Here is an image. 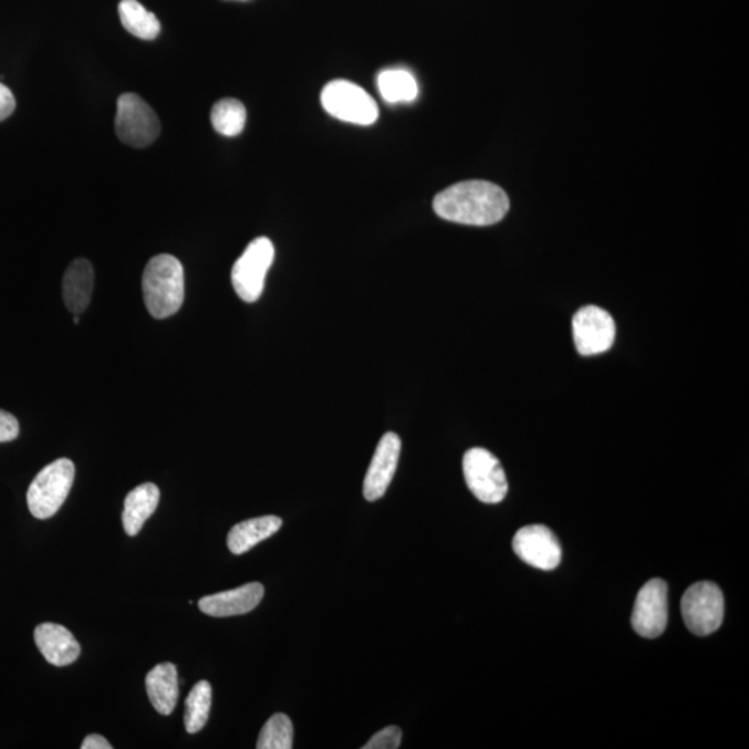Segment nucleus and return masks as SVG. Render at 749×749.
Masks as SVG:
<instances>
[{"label":"nucleus","mask_w":749,"mask_h":749,"mask_svg":"<svg viewBox=\"0 0 749 749\" xmlns=\"http://www.w3.org/2000/svg\"><path fill=\"white\" fill-rule=\"evenodd\" d=\"M20 425L14 415L0 409V443H9L18 439Z\"/></svg>","instance_id":"obj_25"},{"label":"nucleus","mask_w":749,"mask_h":749,"mask_svg":"<svg viewBox=\"0 0 749 749\" xmlns=\"http://www.w3.org/2000/svg\"><path fill=\"white\" fill-rule=\"evenodd\" d=\"M400 452V437L393 431L382 436L364 479L363 493L366 500L376 501L384 497L395 478Z\"/></svg>","instance_id":"obj_12"},{"label":"nucleus","mask_w":749,"mask_h":749,"mask_svg":"<svg viewBox=\"0 0 749 749\" xmlns=\"http://www.w3.org/2000/svg\"><path fill=\"white\" fill-rule=\"evenodd\" d=\"M75 478V465L69 458H60L46 465L27 491V504L32 517L49 519L56 513L67 500Z\"/></svg>","instance_id":"obj_3"},{"label":"nucleus","mask_w":749,"mask_h":749,"mask_svg":"<svg viewBox=\"0 0 749 749\" xmlns=\"http://www.w3.org/2000/svg\"><path fill=\"white\" fill-rule=\"evenodd\" d=\"M15 108L13 92L0 82V122L12 116Z\"/></svg>","instance_id":"obj_26"},{"label":"nucleus","mask_w":749,"mask_h":749,"mask_svg":"<svg viewBox=\"0 0 749 749\" xmlns=\"http://www.w3.org/2000/svg\"><path fill=\"white\" fill-rule=\"evenodd\" d=\"M256 747L259 749H291L293 747V725L291 718L285 714L271 716L264 727H262Z\"/></svg>","instance_id":"obj_23"},{"label":"nucleus","mask_w":749,"mask_h":749,"mask_svg":"<svg viewBox=\"0 0 749 749\" xmlns=\"http://www.w3.org/2000/svg\"><path fill=\"white\" fill-rule=\"evenodd\" d=\"M573 341L582 355L608 352L614 344L616 327L608 311L586 305L578 311L572 321Z\"/></svg>","instance_id":"obj_9"},{"label":"nucleus","mask_w":749,"mask_h":749,"mask_svg":"<svg viewBox=\"0 0 749 749\" xmlns=\"http://www.w3.org/2000/svg\"><path fill=\"white\" fill-rule=\"evenodd\" d=\"M434 209L446 221L488 227L506 217L510 210V200L496 184L488 180H465L437 195Z\"/></svg>","instance_id":"obj_1"},{"label":"nucleus","mask_w":749,"mask_h":749,"mask_svg":"<svg viewBox=\"0 0 749 749\" xmlns=\"http://www.w3.org/2000/svg\"><path fill=\"white\" fill-rule=\"evenodd\" d=\"M160 119L136 93H124L117 101L116 134L125 145L144 149L160 135Z\"/></svg>","instance_id":"obj_7"},{"label":"nucleus","mask_w":749,"mask_h":749,"mask_svg":"<svg viewBox=\"0 0 749 749\" xmlns=\"http://www.w3.org/2000/svg\"><path fill=\"white\" fill-rule=\"evenodd\" d=\"M322 106L332 117L350 124L372 125L379 117V108L368 92L353 82H330L321 93Z\"/></svg>","instance_id":"obj_5"},{"label":"nucleus","mask_w":749,"mask_h":749,"mask_svg":"<svg viewBox=\"0 0 749 749\" xmlns=\"http://www.w3.org/2000/svg\"><path fill=\"white\" fill-rule=\"evenodd\" d=\"M35 644L43 658L53 666H69L79 659L81 647L73 633L56 623H42L34 633Z\"/></svg>","instance_id":"obj_14"},{"label":"nucleus","mask_w":749,"mask_h":749,"mask_svg":"<svg viewBox=\"0 0 749 749\" xmlns=\"http://www.w3.org/2000/svg\"><path fill=\"white\" fill-rule=\"evenodd\" d=\"M273 259L275 248L270 239L261 237L251 240L243 254L235 262L231 272L232 287L243 302L254 303L261 298Z\"/></svg>","instance_id":"obj_4"},{"label":"nucleus","mask_w":749,"mask_h":749,"mask_svg":"<svg viewBox=\"0 0 749 749\" xmlns=\"http://www.w3.org/2000/svg\"><path fill=\"white\" fill-rule=\"evenodd\" d=\"M282 523L281 518L267 516L235 524L228 534V549L235 555H242L275 534L282 528Z\"/></svg>","instance_id":"obj_18"},{"label":"nucleus","mask_w":749,"mask_h":749,"mask_svg":"<svg viewBox=\"0 0 749 749\" xmlns=\"http://www.w3.org/2000/svg\"><path fill=\"white\" fill-rule=\"evenodd\" d=\"M95 272L86 259H76L67 268L63 278V299L70 313L80 315L91 303Z\"/></svg>","instance_id":"obj_15"},{"label":"nucleus","mask_w":749,"mask_h":749,"mask_svg":"<svg viewBox=\"0 0 749 749\" xmlns=\"http://www.w3.org/2000/svg\"><path fill=\"white\" fill-rule=\"evenodd\" d=\"M465 482L479 501L497 504L506 499L508 482L501 462L485 448L475 447L462 459Z\"/></svg>","instance_id":"obj_6"},{"label":"nucleus","mask_w":749,"mask_h":749,"mask_svg":"<svg viewBox=\"0 0 749 749\" xmlns=\"http://www.w3.org/2000/svg\"><path fill=\"white\" fill-rule=\"evenodd\" d=\"M146 691L158 714L171 715L179 697L175 665L166 663L155 666L146 676Z\"/></svg>","instance_id":"obj_16"},{"label":"nucleus","mask_w":749,"mask_h":749,"mask_svg":"<svg viewBox=\"0 0 749 749\" xmlns=\"http://www.w3.org/2000/svg\"><path fill=\"white\" fill-rule=\"evenodd\" d=\"M212 690L209 682L201 680L195 685L185 703V729L189 735L199 732L209 720Z\"/></svg>","instance_id":"obj_21"},{"label":"nucleus","mask_w":749,"mask_h":749,"mask_svg":"<svg viewBox=\"0 0 749 749\" xmlns=\"http://www.w3.org/2000/svg\"><path fill=\"white\" fill-rule=\"evenodd\" d=\"M160 501V490L155 483H144L125 497L123 524L125 533L136 535L145 522L155 513Z\"/></svg>","instance_id":"obj_17"},{"label":"nucleus","mask_w":749,"mask_h":749,"mask_svg":"<svg viewBox=\"0 0 749 749\" xmlns=\"http://www.w3.org/2000/svg\"><path fill=\"white\" fill-rule=\"evenodd\" d=\"M118 13L124 29L139 40L152 41L160 34V21L138 0H122L118 4Z\"/></svg>","instance_id":"obj_19"},{"label":"nucleus","mask_w":749,"mask_h":749,"mask_svg":"<svg viewBox=\"0 0 749 749\" xmlns=\"http://www.w3.org/2000/svg\"><path fill=\"white\" fill-rule=\"evenodd\" d=\"M262 597L264 586L261 583H248L228 592L207 595L199 601V608L204 614L215 617L243 615L257 608Z\"/></svg>","instance_id":"obj_13"},{"label":"nucleus","mask_w":749,"mask_h":749,"mask_svg":"<svg viewBox=\"0 0 749 749\" xmlns=\"http://www.w3.org/2000/svg\"><path fill=\"white\" fill-rule=\"evenodd\" d=\"M512 549L524 564L543 571L555 570L562 558L560 541L543 524L519 529L512 540Z\"/></svg>","instance_id":"obj_11"},{"label":"nucleus","mask_w":749,"mask_h":749,"mask_svg":"<svg viewBox=\"0 0 749 749\" xmlns=\"http://www.w3.org/2000/svg\"><path fill=\"white\" fill-rule=\"evenodd\" d=\"M242 2H243V0H242Z\"/></svg>","instance_id":"obj_29"},{"label":"nucleus","mask_w":749,"mask_h":749,"mask_svg":"<svg viewBox=\"0 0 749 749\" xmlns=\"http://www.w3.org/2000/svg\"><path fill=\"white\" fill-rule=\"evenodd\" d=\"M74 324H75V325H79V324H80V316H79V315H75V316H74Z\"/></svg>","instance_id":"obj_28"},{"label":"nucleus","mask_w":749,"mask_h":749,"mask_svg":"<svg viewBox=\"0 0 749 749\" xmlns=\"http://www.w3.org/2000/svg\"><path fill=\"white\" fill-rule=\"evenodd\" d=\"M403 732L400 727L389 726L386 729L376 732L371 740L365 743L364 749H397L400 748Z\"/></svg>","instance_id":"obj_24"},{"label":"nucleus","mask_w":749,"mask_h":749,"mask_svg":"<svg viewBox=\"0 0 749 749\" xmlns=\"http://www.w3.org/2000/svg\"><path fill=\"white\" fill-rule=\"evenodd\" d=\"M682 614L688 631L697 636H709L724 622V593L712 582L693 584L683 595Z\"/></svg>","instance_id":"obj_8"},{"label":"nucleus","mask_w":749,"mask_h":749,"mask_svg":"<svg viewBox=\"0 0 749 749\" xmlns=\"http://www.w3.org/2000/svg\"><path fill=\"white\" fill-rule=\"evenodd\" d=\"M246 107L237 100H222L217 102L211 111V124L218 134L233 138L242 134L246 125Z\"/></svg>","instance_id":"obj_22"},{"label":"nucleus","mask_w":749,"mask_h":749,"mask_svg":"<svg viewBox=\"0 0 749 749\" xmlns=\"http://www.w3.org/2000/svg\"><path fill=\"white\" fill-rule=\"evenodd\" d=\"M668 625V586L660 579L644 584L634 604L632 626L639 636L657 638Z\"/></svg>","instance_id":"obj_10"},{"label":"nucleus","mask_w":749,"mask_h":749,"mask_svg":"<svg viewBox=\"0 0 749 749\" xmlns=\"http://www.w3.org/2000/svg\"><path fill=\"white\" fill-rule=\"evenodd\" d=\"M382 97L389 103H409L417 100L418 82L407 70L391 69L378 76Z\"/></svg>","instance_id":"obj_20"},{"label":"nucleus","mask_w":749,"mask_h":749,"mask_svg":"<svg viewBox=\"0 0 749 749\" xmlns=\"http://www.w3.org/2000/svg\"><path fill=\"white\" fill-rule=\"evenodd\" d=\"M82 749H112L113 747L105 737L101 735H90L81 746Z\"/></svg>","instance_id":"obj_27"},{"label":"nucleus","mask_w":749,"mask_h":749,"mask_svg":"<svg viewBox=\"0 0 749 749\" xmlns=\"http://www.w3.org/2000/svg\"><path fill=\"white\" fill-rule=\"evenodd\" d=\"M142 291L146 309L156 320L177 314L185 300V272L177 257H153L142 278Z\"/></svg>","instance_id":"obj_2"}]
</instances>
